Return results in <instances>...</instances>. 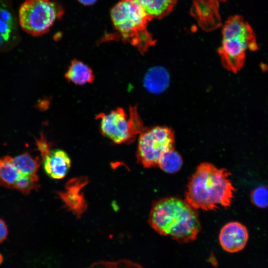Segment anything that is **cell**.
Here are the masks:
<instances>
[{
    "label": "cell",
    "mask_w": 268,
    "mask_h": 268,
    "mask_svg": "<svg viewBox=\"0 0 268 268\" xmlns=\"http://www.w3.org/2000/svg\"><path fill=\"white\" fill-rule=\"evenodd\" d=\"M230 176L224 169L201 164L190 179L185 201L195 209L203 210L229 206L235 191Z\"/></svg>",
    "instance_id": "cell-1"
},
{
    "label": "cell",
    "mask_w": 268,
    "mask_h": 268,
    "mask_svg": "<svg viewBox=\"0 0 268 268\" xmlns=\"http://www.w3.org/2000/svg\"><path fill=\"white\" fill-rule=\"evenodd\" d=\"M148 220L157 233L180 243L195 240L201 229L196 209L176 198H164L156 202Z\"/></svg>",
    "instance_id": "cell-2"
},
{
    "label": "cell",
    "mask_w": 268,
    "mask_h": 268,
    "mask_svg": "<svg viewBox=\"0 0 268 268\" xmlns=\"http://www.w3.org/2000/svg\"><path fill=\"white\" fill-rule=\"evenodd\" d=\"M115 31L107 39H120L135 47L141 54L153 46L156 40L147 28L149 21L141 8L133 0H121L111 10Z\"/></svg>",
    "instance_id": "cell-3"
},
{
    "label": "cell",
    "mask_w": 268,
    "mask_h": 268,
    "mask_svg": "<svg viewBox=\"0 0 268 268\" xmlns=\"http://www.w3.org/2000/svg\"><path fill=\"white\" fill-rule=\"evenodd\" d=\"M221 45L218 49L224 66L236 72L243 66L248 50L258 49L255 34L240 15L230 17L223 27Z\"/></svg>",
    "instance_id": "cell-4"
},
{
    "label": "cell",
    "mask_w": 268,
    "mask_h": 268,
    "mask_svg": "<svg viewBox=\"0 0 268 268\" xmlns=\"http://www.w3.org/2000/svg\"><path fill=\"white\" fill-rule=\"evenodd\" d=\"M130 117L124 109L118 108L108 114L97 115L101 134L116 144L130 143L144 129L136 107H130Z\"/></svg>",
    "instance_id": "cell-5"
},
{
    "label": "cell",
    "mask_w": 268,
    "mask_h": 268,
    "mask_svg": "<svg viewBox=\"0 0 268 268\" xmlns=\"http://www.w3.org/2000/svg\"><path fill=\"white\" fill-rule=\"evenodd\" d=\"M63 14V10L50 0H26L19 10V22L22 29L34 36L48 32Z\"/></svg>",
    "instance_id": "cell-6"
},
{
    "label": "cell",
    "mask_w": 268,
    "mask_h": 268,
    "mask_svg": "<svg viewBox=\"0 0 268 268\" xmlns=\"http://www.w3.org/2000/svg\"><path fill=\"white\" fill-rule=\"evenodd\" d=\"M136 151L138 162L145 168L158 166L163 154L172 148V132L165 127L144 129L139 134Z\"/></svg>",
    "instance_id": "cell-7"
},
{
    "label": "cell",
    "mask_w": 268,
    "mask_h": 268,
    "mask_svg": "<svg viewBox=\"0 0 268 268\" xmlns=\"http://www.w3.org/2000/svg\"><path fill=\"white\" fill-rule=\"evenodd\" d=\"M249 239L246 227L237 222H231L221 229L219 240L222 248L229 253H236L243 250Z\"/></svg>",
    "instance_id": "cell-8"
},
{
    "label": "cell",
    "mask_w": 268,
    "mask_h": 268,
    "mask_svg": "<svg viewBox=\"0 0 268 268\" xmlns=\"http://www.w3.org/2000/svg\"><path fill=\"white\" fill-rule=\"evenodd\" d=\"M86 178L72 179L67 184L66 191L59 193L68 208L77 216H80L86 208V203L80 191L87 183Z\"/></svg>",
    "instance_id": "cell-9"
},
{
    "label": "cell",
    "mask_w": 268,
    "mask_h": 268,
    "mask_svg": "<svg viewBox=\"0 0 268 268\" xmlns=\"http://www.w3.org/2000/svg\"><path fill=\"white\" fill-rule=\"evenodd\" d=\"M42 157L44 170L53 179L63 178L70 167V159L62 149H50Z\"/></svg>",
    "instance_id": "cell-10"
},
{
    "label": "cell",
    "mask_w": 268,
    "mask_h": 268,
    "mask_svg": "<svg viewBox=\"0 0 268 268\" xmlns=\"http://www.w3.org/2000/svg\"><path fill=\"white\" fill-rule=\"evenodd\" d=\"M217 0H194L193 14L199 21L200 26L205 30L217 28L220 24Z\"/></svg>",
    "instance_id": "cell-11"
},
{
    "label": "cell",
    "mask_w": 268,
    "mask_h": 268,
    "mask_svg": "<svg viewBox=\"0 0 268 268\" xmlns=\"http://www.w3.org/2000/svg\"><path fill=\"white\" fill-rule=\"evenodd\" d=\"M143 10L149 21L160 19L168 14L177 0H133Z\"/></svg>",
    "instance_id": "cell-12"
},
{
    "label": "cell",
    "mask_w": 268,
    "mask_h": 268,
    "mask_svg": "<svg viewBox=\"0 0 268 268\" xmlns=\"http://www.w3.org/2000/svg\"><path fill=\"white\" fill-rule=\"evenodd\" d=\"M169 81L170 77L167 70L162 67L155 66L146 72L144 85L149 92L158 94L162 93L168 88Z\"/></svg>",
    "instance_id": "cell-13"
},
{
    "label": "cell",
    "mask_w": 268,
    "mask_h": 268,
    "mask_svg": "<svg viewBox=\"0 0 268 268\" xmlns=\"http://www.w3.org/2000/svg\"><path fill=\"white\" fill-rule=\"evenodd\" d=\"M65 77L68 81L78 85L92 83L95 79L92 69L87 65L77 60L71 61L65 74Z\"/></svg>",
    "instance_id": "cell-14"
},
{
    "label": "cell",
    "mask_w": 268,
    "mask_h": 268,
    "mask_svg": "<svg viewBox=\"0 0 268 268\" xmlns=\"http://www.w3.org/2000/svg\"><path fill=\"white\" fill-rule=\"evenodd\" d=\"M15 28V18L10 7L0 1V47L9 40Z\"/></svg>",
    "instance_id": "cell-15"
},
{
    "label": "cell",
    "mask_w": 268,
    "mask_h": 268,
    "mask_svg": "<svg viewBox=\"0 0 268 268\" xmlns=\"http://www.w3.org/2000/svg\"><path fill=\"white\" fill-rule=\"evenodd\" d=\"M20 175L12 162V157L6 156L0 160V185L13 188Z\"/></svg>",
    "instance_id": "cell-16"
},
{
    "label": "cell",
    "mask_w": 268,
    "mask_h": 268,
    "mask_svg": "<svg viewBox=\"0 0 268 268\" xmlns=\"http://www.w3.org/2000/svg\"><path fill=\"white\" fill-rule=\"evenodd\" d=\"M12 162L21 175L36 174L40 166L38 158H34L28 153L12 158Z\"/></svg>",
    "instance_id": "cell-17"
},
{
    "label": "cell",
    "mask_w": 268,
    "mask_h": 268,
    "mask_svg": "<svg viewBox=\"0 0 268 268\" xmlns=\"http://www.w3.org/2000/svg\"><path fill=\"white\" fill-rule=\"evenodd\" d=\"M182 164L183 160L180 155L171 148L163 154L158 166L164 172L173 174L180 170Z\"/></svg>",
    "instance_id": "cell-18"
},
{
    "label": "cell",
    "mask_w": 268,
    "mask_h": 268,
    "mask_svg": "<svg viewBox=\"0 0 268 268\" xmlns=\"http://www.w3.org/2000/svg\"><path fill=\"white\" fill-rule=\"evenodd\" d=\"M38 177L37 174L31 175H20L14 185L13 188L27 195L32 190L38 188Z\"/></svg>",
    "instance_id": "cell-19"
},
{
    "label": "cell",
    "mask_w": 268,
    "mask_h": 268,
    "mask_svg": "<svg viewBox=\"0 0 268 268\" xmlns=\"http://www.w3.org/2000/svg\"><path fill=\"white\" fill-rule=\"evenodd\" d=\"M268 192L266 186H260L254 190L251 195L253 204L259 208H265L268 206Z\"/></svg>",
    "instance_id": "cell-20"
},
{
    "label": "cell",
    "mask_w": 268,
    "mask_h": 268,
    "mask_svg": "<svg viewBox=\"0 0 268 268\" xmlns=\"http://www.w3.org/2000/svg\"><path fill=\"white\" fill-rule=\"evenodd\" d=\"M96 265H103L104 266H108L110 267V266H112L113 267V265H117V267H119V265H120L121 267H140V266H138L136 265V264H135L133 262H131L129 261H119L116 263L114 262H99L95 264Z\"/></svg>",
    "instance_id": "cell-21"
},
{
    "label": "cell",
    "mask_w": 268,
    "mask_h": 268,
    "mask_svg": "<svg viewBox=\"0 0 268 268\" xmlns=\"http://www.w3.org/2000/svg\"><path fill=\"white\" fill-rule=\"evenodd\" d=\"M7 228L3 220L0 219V243L2 242L7 235Z\"/></svg>",
    "instance_id": "cell-22"
},
{
    "label": "cell",
    "mask_w": 268,
    "mask_h": 268,
    "mask_svg": "<svg viewBox=\"0 0 268 268\" xmlns=\"http://www.w3.org/2000/svg\"><path fill=\"white\" fill-rule=\"evenodd\" d=\"M82 4L85 5H91L96 2L97 0H78Z\"/></svg>",
    "instance_id": "cell-23"
},
{
    "label": "cell",
    "mask_w": 268,
    "mask_h": 268,
    "mask_svg": "<svg viewBox=\"0 0 268 268\" xmlns=\"http://www.w3.org/2000/svg\"><path fill=\"white\" fill-rule=\"evenodd\" d=\"M3 260L2 256L0 254V265L2 263Z\"/></svg>",
    "instance_id": "cell-24"
},
{
    "label": "cell",
    "mask_w": 268,
    "mask_h": 268,
    "mask_svg": "<svg viewBox=\"0 0 268 268\" xmlns=\"http://www.w3.org/2000/svg\"><path fill=\"white\" fill-rule=\"evenodd\" d=\"M219 0V1H224L225 0Z\"/></svg>",
    "instance_id": "cell-25"
},
{
    "label": "cell",
    "mask_w": 268,
    "mask_h": 268,
    "mask_svg": "<svg viewBox=\"0 0 268 268\" xmlns=\"http://www.w3.org/2000/svg\"></svg>",
    "instance_id": "cell-26"
}]
</instances>
